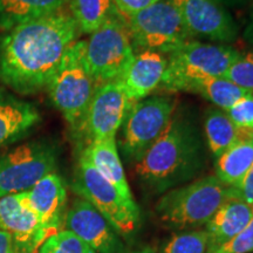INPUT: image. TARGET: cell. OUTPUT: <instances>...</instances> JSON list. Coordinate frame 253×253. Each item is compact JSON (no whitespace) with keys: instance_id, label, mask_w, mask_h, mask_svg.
I'll list each match as a JSON object with an SVG mask.
<instances>
[{"instance_id":"1","label":"cell","mask_w":253,"mask_h":253,"mask_svg":"<svg viewBox=\"0 0 253 253\" xmlns=\"http://www.w3.org/2000/svg\"><path fill=\"white\" fill-rule=\"evenodd\" d=\"M80 34L67 7L0 34V81L20 95L46 89Z\"/></svg>"},{"instance_id":"2","label":"cell","mask_w":253,"mask_h":253,"mask_svg":"<svg viewBox=\"0 0 253 253\" xmlns=\"http://www.w3.org/2000/svg\"><path fill=\"white\" fill-rule=\"evenodd\" d=\"M205 164L204 142L192 120L179 114L138 162L135 173L153 194H164L194 179Z\"/></svg>"},{"instance_id":"3","label":"cell","mask_w":253,"mask_h":253,"mask_svg":"<svg viewBox=\"0 0 253 253\" xmlns=\"http://www.w3.org/2000/svg\"><path fill=\"white\" fill-rule=\"evenodd\" d=\"M230 192L216 176H205L164 192L155 211L169 229L197 230L210 221Z\"/></svg>"},{"instance_id":"4","label":"cell","mask_w":253,"mask_h":253,"mask_svg":"<svg viewBox=\"0 0 253 253\" xmlns=\"http://www.w3.org/2000/svg\"><path fill=\"white\" fill-rule=\"evenodd\" d=\"M96 87L87 66L86 41H75L46 88L50 101L75 132L84 121Z\"/></svg>"},{"instance_id":"5","label":"cell","mask_w":253,"mask_h":253,"mask_svg":"<svg viewBox=\"0 0 253 253\" xmlns=\"http://www.w3.org/2000/svg\"><path fill=\"white\" fill-rule=\"evenodd\" d=\"M122 19L132 47L140 52L149 50L167 55L192 38L178 9L169 0H158L149 7Z\"/></svg>"},{"instance_id":"6","label":"cell","mask_w":253,"mask_h":253,"mask_svg":"<svg viewBox=\"0 0 253 253\" xmlns=\"http://www.w3.org/2000/svg\"><path fill=\"white\" fill-rule=\"evenodd\" d=\"M73 190L93 205L121 235H132L140 225V209L97 171L82 155L74 172Z\"/></svg>"},{"instance_id":"7","label":"cell","mask_w":253,"mask_h":253,"mask_svg":"<svg viewBox=\"0 0 253 253\" xmlns=\"http://www.w3.org/2000/svg\"><path fill=\"white\" fill-rule=\"evenodd\" d=\"M239 55V50L230 45L189 40L166 55L168 63L161 86L177 91L188 80L224 77Z\"/></svg>"},{"instance_id":"8","label":"cell","mask_w":253,"mask_h":253,"mask_svg":"<svg viewBox=\"0 0 253 253\" xmlns=\"http://www.w3.org/2000/svg\"><path fill=\"white\" fill-rule=\"evenodd\" d=\"M177 100L172 96H149L129 107L122 123L121 148L126 160L138 162L164 134L172 121Z\"/></svg>"},{"instance_id":"9","label":"cell","mask_w":253,"mask_h":253,"mask_svg":"<svg viewBox=\"0 0 253 253\" xmlns=\"http://www.w3.org/2000/svg\"><path fill=\"white\" fill-rule=\"evenodd\" d=\"M134 56L128 28L119 12L86 41L87 66L96 86L120 79Z\"/></svg>"},{"instance_id":"10","label":"cell","mask_w":253,"mask_h":253,"mask_svg":"<svg viewBox=\"0 0 253 253\" xmlns=\"http://www.w3.org/2000/svg\"><path fill=\"white\" fill-rule=\"evenodd\" d=\"M56 150L45 141H32L0 154V197L28 191L55 172Z\"/></svg>"},{"instance_id":"11","label":"cell","mask_w":253,"mask_h":253,"mask_svg":"<svg viewBox=\"0 0 253 253\" xmlns=\"http://www.w3.org/2000/svg\"><path fill=\"white\" fill-rule=\"evenodd\" d=\"M130 106L118 80L100 84L77 131L78 136L84 137V145L94 141L114 140Z\"/></svg>"},{"instance_id":"12","label":"cell","mask_w":253,"mask_h":253,"mask_svg":"<svg viewBox=\"0 0 253 253\" xmlns=\"http://www.w3.org/2000/svg\"><path fill=\"white\" fill-rule=\"evenodd\" d=\"M63 225L95 253H125V244L108 219L86 199L78 197L65 214Z\"/></svg>"},{"instance_id":"13","label":"cell","mask_w":253,"mask_h":253,"mask_svg":"<svg viewBox=\"0 0 253 253\" xmlns=\"http://www.w3.org/2000/svg\"><path fill=\"white\" fill-rule=\"evenodd\" d=\"M178 9L191 37L232 42L238 28L229 11L217 0H169Z\"/></svg>"},{"instance_id":"14","label":"cell","mask_w":253,"mask_h":253,"mask_svg":"<svg viewBox=\"0 0 253 253\" xmlns=\"http://www.w3.org/2000/svg\"><path fill=\"white\" fill-rule=\"evenodd\" d=\"M0 230L12 239L20 253L38 251L47 239L26 191L0 197Z\"/></svg>"},{"instance_id":"15","label":"cell","mask_w":253,"mask_h":253,"mask_svg":"<svg viewBox=\"0 0 253 253\" xmlns=\"http://www.w3.org/2000/svg\"><path fill=\"white\" fill-rule=\"evenodd\" d=\"M26 192L31 207L39 217L47 238L62 230L67 190L61 176L56 172L49 173Z\"/></svg>"},{"instance_id":"16","label":"cell","mask_w":253,"mask_h":253,"mask_svg":"<svg viewBox=\"0 0 253 253\" xmlns=\"http://www.w3.org/2000/svg\"><path fill=\"white\" fill-rule=\"evenodd\" d=\"M167 56L156 52H140L118 79L125 90L129 103L148 97L161 86L167 69Z\"/></svg>"},{"instance_id":"17","label":"cell","mask_w":253,"mask_h":253,"mask_svg":"<svg viewBox=\"0 0 253 253\" xmlns=\"http://www.w3.org/2000/svg\"><path fill=\"white\" fill-rule=\"evenodd\" d=\"M252 218L253 205L243 201L231 188L229 197L204 226L210 238L212 252L242 232Z\"/></svg>"},{"instance_id":"18","label":"cell","mask_w":253,"mask_h":253,"mask_svg":"<svg viewBox=\"0 0 253 253\" xmlns=\"http://www.w3.org/2000/svg\"><path fill=\"white\" fill-rule=\"evenodd\" d=\"M41 121L34 104L18 99L0 86V147L14 143Z\"/></svg>"},{"instance_id":"19","label":"cell","mask_w":253,"mask_h":253,"mask_svg":"<svg viewBox=\"0 0 253 253\" xmlns=\"http://www.w3.org/2000/svg\"><path fill=\"white\" fill-rule=\"evenodd\" d=\"M80 155L86 158L104 178L108 179L125 197L132 199L131 190L123 170L115 138L87 143L82 148Z\"/></svg>"},{"instance_id":"20","label":"cell","mask_w":253,"mask_h":253,"mask_svg":"<svg viewBox=\"0 0 253 253\" xmlns=\"http://www.w3.org/2000/svg\"><path fill=\"white\" fill-rule=\"evenodd\" d=\"M204 134L209 149L216 158L237 142L253 138V131L236 126L227 114L217 107L207 112Z\"/></svg>"},{"instance_id":"21","label":"cell","mask_w":253,"mask_h":253,"mask_svg":"<svg viewBox=\"0 0 253 253\" xmlns=\"http://www.w3.org/2000/svg\"><path fill=\"white\" fill-rule=\"evenodd\" d=\"M66 0H0V30L2 32L34 19L55 13Z\"/></svg>"},{"instance_id":"22","label":"cell","mask_w":253,"mask_h":253,"mask_svg":"<svg viewBox=\"0 0 253 253\" xmlns=\"http://www.w3.org/2000/svg\"><path fill=\"white\" fill-rule=\"evenodd\" d=\"M253 164V138L231 145L216 158V177L229 188L236 189Z\"/></svg>"},{"instance_id":"23","label":"cell","mask_w":253,"mask_h":253,"mask_svg":"<svg viewBox=\"0 0 253 253\" xmlns=\"http://www.w3.org/2000/svg\"><path fill=\"white\" fill-rule=\"evenodd\" d=\"M177 91H189L201 95L224 112L229 110L237 101L248 93L223 77L188 80L183 82Z\"/></svg>"},{"instance_id":"24","label":"cell","mask_w":253,"mask_h":253,"mask_svg":"<svg viewBox=\"0 0 253 253\" xmlns=\"http://www.w3.org/2000/svg\"><path fill=\"white\" fill-rule=\"evenodd\" d=\"M66 7L74 18L80 33L84 34H91L118 13L113 0H66Z\"/></svg>"},{"instance_id":"25","label":"cell","mask_w":253,"mask_h":253,"mask_svg":"<svg viewBox=\"0 0 253 253\" xmlns=\"http://www.w3.org/2000/svg\"><path fill=\"white\" fill-rule=\"evenodd\" d=\"M162 253H212V246L205 229L189 230L173 235Z\"/></svg>"},{"instance_id":"26","label":"cell","mask_w":253,"mask_h":253,"mask_svg":"<svg viewBox=\"0 0 253 253\" xmlns=\"http://www.w3.org/2000/svg\"><path fill=\"white\" fill-rule=\"evenodd\" d=\"M38 253H95L86 243L82 242L72 231L62 229L49 236L40 248Z\"/></svg>"},{"instance_id":"27","label":"cell","mask_w":253,"mask_h":253,"mask_svg":"<svg viewBox=\"0 0 253 253\" xmlns=\"http://www.w3.org/2000/svg\"><path fill=\"white\" fill-rule=\"evenodd\" d=\"M248 93H253V50L238 56L224 77Z\"/></svg>"},{"instance_id":"28","label":"cell","mask_w":253,"mask_h":253,"mask_svg":"<svg viewBox=\"0 0 253 253\" xmlns=\"http://www.w3.org/2000/svg\"><path fill=\"white\" fill-rule=\"evenodd\" d=\"M225 113L236 126L253 131V93H246Z\"/></svg>"},{"instance_id":"29","label":"cell","mask_w":253,"mask_h":253,"mask_svg":"<svg viewBox=\"0 0 253 253\" xmlns=\"http://www.w3.org/2000/svg\"><path fill=\"white\" fill-rule=\"evenodd\" d=\"M253 252V218L242 232L220 246L212 253H250Z\"/></svg>"},{"instance_id":"30","label":"cell","mask_w":253,"mask_h":253,"mask_svg":"<svg viewBox=\"0 0 253 253\" xmlns=\"http://www.w3.org/2000/svg\"><path fill=\"white\" fill-rule=\"evenodd\" d=\"M113 1L119 14L122 18H126L154 5L158 0H113Z\"/></svg>"},{"instance_id":"31","label":"cell","mask_w":253,"mask_h":253,"mask_svg":"<svg viewBox=\"0 0 253 253\" xmlns=\"http://www.w3.org/2000/svg\"><path fill=\"white\" fill-rule=\"evenodd\" d=\"M233 190L243 201L253 205V164L244 176L243 181L240 182V184Z\"/></svg>"},{"instance_id":"32","label":"cell","mask_w":253,"mask_h":253,"mask_svg":"<svg viewBox=\"0 0 253 253\" xmlns=\"http://www.w3.org/2000/svg\"><path fill=\"white\" fill-rule=\"evenodd\" d=\"M0 253H20L12 239L0 230Z\"/></svg>"},{"instance_id":"33","label":"cell","mask_w":253,"mask_h":253,"mask_svg":"<svg viewBox=\"0 0 253 253\" xmlns=\"http://www.w3.org/2000/svg\"><path fill=\"white\" fill-rule=\"evenodd\" d=\"M226 9H242L253 5V0H217Z\"/></svg>"},{"instance_id":"34","label":"cell","mask_w":253,"mask_h":253,"mask_svg":"<svg viewBox=\"0 0 253 253\" xmlns=\"http://www.w3.org/2000/svg\"><path fill=\"white\" fill-rule=\"evenodd\" d=\"M248 33H249L248 36L253 38V5H252V7H251V23H250Z\"/></svg>"},{"instance_id":"35","label":"cell","mask_w":253,"mask_h":253,"mask_svg":"<svg viewBox=\"0 0 253 253\" xmlns=\"http://www.w3.org/2000/svg\"><path fill=\"white\" fill-rule=\"evenodd\" d=\"M135 253H155V252L151 249H143V250H141V251L135 252Z\"/></svg>"}]
</instances>
